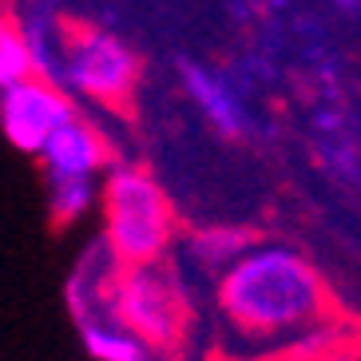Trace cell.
<instances>
[{"label": "cell", "instance_id": "obj_11", "mask_svg": "<svg viewBox=\"0 0 361 361\" xmlns=\"http://www.w3.org/2000/svg\"><path fill=\"white\" fill-rule=\"evenodd\" d=\"M24 40H28V52H32L36 64V80H48V84H64V40L68 32H56L48 20H28L24 24Z\"/></svg>", "mask_w": 361, "mask_h": 361}, {"label": "cell", "instance_id": "obj_3", "mask_svg": "<svg viewBox=\"0 0 361 361\" xmlns=\"http://www.w3.org/2000/svg\"><path fill=\"white\" fill-rule=\"evenodd\" d=\"M104 310L151 350H175L187 334V290L167 262L116 266L104 286Z\"/></svg>", "mask_w": 361, "mask_h": 361}, {"label": "cell", "instance_id": "obj_6", "mask_svg": "<svg viewBox=\"0 0 361 361\" xmlns=\"http://www.w3.org/2000/svg\"><path fill=\"white\" fill-rule=\"evenodd\" d=\"M40 163H44V179L48 175H60V179H96L99 171L111 163V143H107V135L96 123L75 116L72 123H64L44 143Z\"/></svg>", "mask_w": 361, "mask_h": 361}, {"label": "cell", "instance_id": "obj_13", "mask_svg": "<svg viewBox=\"0 0 361 361\" xmlns=\"http://www.w3.org/2000/svg\"><path fill=\"white\" fill-rule=\"evenodd\" d=\"M12 28H16V24H12V20H8V16H0V40H4V36H8V32H12Z\"/></svg>", "mask_w": 361, "mask_h": 361}, {"label": "cell", "instance_id": "obj_9", "mask_svg": "<svg viewBox=\"0 0 361 361\" xmlns=\"http://www.w3.org/2000/svg\"><path fill=\"white\" fill-rule=\"evenodd\" d=\"M84 350L96 361H151V345L139 341L128 326H119L107 310H84L75 314Z\"/></svg>", "mask_w": 361, "mask_h": 361}, {"label": "cell", "instance_id": "obj_10", "mask_svg": "<svg viewBox=\"0 0 361 361\" xmlns=\"http://www.w3.org/2000/svg\"><path fill=\"white\" fill-rule=\"evenodd\" d=\"M48 211H52V223L56 226H68L75 219H84L96 199L104 195L96 179H60V175H48Z\"/></svg>", "mask_w": 361, "mask_h": 361}, {"label": "cell", "instance_id": "obj_5", "mask_svg": "<svg viewBox=\"0 0 361 361\" xmlns=\"http://www.w3.org/2000/svg\"><path fill=\"white\" fill-rule=\"evenodd\" d=\"M75 119V104L64 87L48 84V80H24L16 87L0 92V128L8 135L12 147L40 155L44 143L56 131Z\"/></svg>", "mask_w": 361, "mask_h": 361}, {"label": "cell", "instance_id": "obj_7", "mask_svg": "<svg viewBox=\"0 0 361 361\" xmlns=\"http://www.w3.org/2000/svg\"><path fill=\"white\" fill-rule=\"evenodd\" d=\"M255 243L258 238L246 226H199V231H191L183 238L179 262L187 270H195V274H207L219 282Z\"/></svg>", "mask_w": 361, "mask_h": 361}, {"label": "cell", "instance_id": "obj_1", "mask_svg": "<svg viewBox=\"0 0 361 361\" xmlns=\"http://www.w3.org/2000/svg\"><path fill=\"white\" fill-rule=\"evenodd\" d=\"M214 306L226 329L278 353L334 318L322 270L286 243H255L214 282Z\"/></svg>", "mask_w": 361, "mask_h": 361}, {"label": "cell", "instance_id": "obj_12", "mask_svg": "<svg viewBox=\"0 0 361 361\" xmlns=\"http://www.w3.org/2000/svg\"><path fill=\"white\" fill-rule=\"evenodd\" d=\"M341 12H361V0H334Z\"/></svg>", "mask_w": 361, "mask_h": 361}, {"label": "cell", "instance_id": "obj_4", "mask_svg": "<svg viewBox=\"0 0 361 361\" xmlns=\"http://www.w3.org/2000/svg\"><path fill=\"white\" fill-rule=\"evenodd\" d=\"M64 84L96 104L128 107L139 84V60L116 32L80 24L68 28L64 40Z\"/></svg>", "mask_w": 361, "mask_h": 361}, {"label": "cell", "instance_id": "obj_8", "mask_svg": "<svg viewBox=\"0 0 361 361\" xmlns=\"http://www.w3.org/2000/svg\"><path fill=\"white\" fill-rule=\"evenodd\" d=\"M183 87H187V96L202 107V116L214 123V131H223L226 139L246 135V107L238 104V96H234L214 72H207L202 64L183 60Z\"/></svg>", "mask_w": 361, "mask_h": 361}, {"label": "cell", "instance_id": "obj_2", "mask_svg": "<svg viewBox=\"0 0 361 361\" xmlns=\"http://www.w3.org/2000/svg\"><path fill=\"white\" fill-rule=\"evenodd\" d=\"M99 207H104V246L119 266L163 262L175 243V211L167 191L147 171L128 163L111 167Z\"/></svg>", "mask_w": 361, "mask_h": 361}]
</instances>
